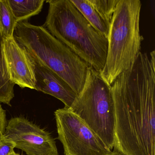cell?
Returning <instances> with one entry per match:
<instances>
[{
  "label": "cell",
  "mask_w": 155,
  "mask_h": 155,
  "mask_svg": "<svg viewBox=\"0 0 155 155\" xmlns=\"http://www.w3.org/2000/svg\"><path fill=\"white\" fill-rule=\"evenodd\" d=\"M43 27L90 67L101 72L105 66L107 39L94 28L71 0H48Z\"/></svg>",
  "instance_id": "cell-2"
},
{
  "label": "cell",
  "mask_w": 155,
  "mask_h": 155,
  "mask_svg": "<svg viewBox=\"0 0 155 155\" xmlns=\"http://www.w3.org/2000/svg\"><path fill=\"white\" fill-rule=\"evenodd\" d=\"M13 36L33 59L61 77L78 96L80 94L90 67L87 62L43 26L18 22Z\"/></svg>",
  "instance_id": "cell-3"
},
{
  "label": "cell",
  "mask_w": 155,
  "mask_h": 155,
  "mask_svg": "<svg viewBox=\"0 0 155 155\" xmlns=\"http://www.w3.org/2000/svg\"><path fill=\"white\" fill-rule=\"evenodd\" d=\"M17 23L8 0H0V33L3 38L14 37Z\"/></svg>",
  "instance_id": "cell-13"
},
{
  "label": "cell",
  "mask_w": 155,
  "mask_h": 155,
  "mask_svg": "<svg viewBox=\"0 0 155 155\" xmlns=\"http://www.w3.org/2000/svg\"><path fill=\"white\" fill-rule=\"evenodd\" d=\"M70 109L112 151L115 143V105L109 86L100 72L90 67L82 91Z\"/></svg>",
  "instance_id": "cell-5"
},
{
  "label": "cell",
  "mask_w": 155,
  "mask_h": 155,
  "mask_svg": "<svg viewBox=\"0 0 155 155\" xmlns=\"http://www.w3.org/2000/svg\"><path fill=\"white\" fill-rule=\"evenodd\" d=\"M4 135L14 142L15 148L27 155H59L56 141L51 133L24 117L10 119Z\"/></svg>",
  "instance_id": "cell-7"
},
{
  "label": "cell",
  "mask_w": 155,
  "mask_h": 155,
  "mask_svg": "<svg viewBox=\"0 0 155 155\" xmlns=\"http://www.w3.org/2000/svg\"><path fill=\"white\" fill-rule=\"evenodd\" d=\"M115 105L114 150L155 155V53L140 52L110 85Z\"/></svg>",
  "instance_id": "cell-1"
},
{
  "label": "cell",
  "mask_w": 155,
  "mask_h": 155,
  "mask_svg": "<svg viewBox=\"0 0 155 155\" xmlns=\"http://www.w3.org/2000/svg\"><path fill=\"white\" fill-rule=\"evenodd\" d=\"M2 47L12 81L21 88L35 90L34 61L28 51L14 37L3 38Z\"/></svg>",
  "instance_id": "cell-8"
},
{
  "label": "cell",
  "mask_w": 155,
  "mask_h": 155,
  "mask_svg": "<svg viewBox=\"0 0 155 155\" xmlns=\"http://www.w3.org/2000/svg\"><path fill=\"white\" fill-rule=\"evenodd\" d=\"M32 59L35 67V90L55 97L64 103V107L70 108L78 96L75 91L58 74Z\"/></svg>",
  "instance_id": "cell-9"
},
{
  "label": "cell",
  "mask_w": 155,
  "mask_h": 155,
  "mask_svg": "<svg viewBox=\"0 0 155 155\" xmlns=\"http://www.w3.org/2000/svg\"><path fill=\"white\" fill-rule=\"evenodd\" d=\"M9 155H20L19 154H18V153H16V152H14V151H13V152H12V153H11L10 154H9Z\"/></svg>",
  "instance_id": "cell-17"
},
{
  "label": "cell",
  "mask_w": 155,
  "mask_h": 155,
  "mask_svg": "<svg viewBox=\"0 0 155 155\" xmlns=\"http://www.w3.org/2000/svg\"><path fill=\"white\" fill-rule=\"evenodd\" d=\"M15 145L13 141L4 135L0 137V155H9L14 151Z\"/></svg>",
  "instance_id": "cell-14"
},
{
  "label": "cell",
  "mask_w": 155,
  "mask_h": 155,
  "mask_svg": "<svg viewBox=\"0 0 155 155\" xmlns=\"http://www.w3.org/2000/svg\"><path fill=\"white\" fill-rule=\"evenodd\" d=\"M7 125L6 111L2 108L0 103V137L4 135Z\"/></svg>",
  "instance_id": "cell-15"
},
{
  "label": "cell",
  "mask_w": 155,
  "mask_h": 155,
  "mask_svg": "<svg viewBox=\"0 0 155 155\" xmlns=\"http://www.w3.org/2000/svg\"><path fill=\"white\" fill-rule=\"evenodd\" d=\"M91 26L107 39L119 0H71Z\"/></svg>",
  "instance_id": "cell-10"
},
{
  "label": "cell",
  "mask_w": 155,
  "mask_h": 155,
  "mask_svg": "<svg viewBox=\"0 0 155 155\" xmlns=\"http://www.w3.org/2000/svg\"><path fill=\"white\" fill-rule=\"evenodd\" d=\"M3 40L0 33V103L11 106V102L14 97L15 85L11 80L6 65L2 47Z\"/></svg>",
  "instance_id": "cell-12"
},
{
  "label": "cell",
  "mask_w": 155,
  "mask_h": 155,
  "mask_svg": "<svg viewBox=\"0 0 155 155\" xmlns=\"http://www.w3.org/2000/svg\"><path fill=\"white\" fill-rule=\"evenodd\" d=\"M54 115L64 155H107L112 151L69 108L58 109Z\"/></svg>",
  "instance_id": "cell-6"
},
{
  "label": "cell",
  "mask_w": 155,
  "mask_h": 155,
  "mask_svg": "<svg viewBox=\"0 0 155 155\" xmlns=\"http://www.w3.org/2000/svg\"><path fill=\"white\" fill-rule=\"evenodd\" d=\"M17 22L27 21L42 10L44 0H8Z\"/></svg>",
  "instance_id": "cell-11"
},
{
  "label": "cell",
  "mask_w": 155,
  "mask_h": 155,
  "mask_svg": "<svg viewBox=\"0 0 155 155\" xmlns=\"http://www.w3.org/2000/svg\"><path fill=\"white\" fill-rule=\"evenodd\" d=\"M107 155H125L123 153L120 152V151H117V150H113V151H111L109 154H107Z\"/></svg>",
  "instance_id": "cell-16"
},
{
  "label": "cell",
  "mask_w": 155,
  "mask_h": 155,
  "mask_svg": "<svg viewBox=\"0 0 155 155\" xmlns=\"http://www.w3.org/2000/svg\"><path fill=\"white\" fill-rule=\"evenodd\" d=\"M141 3L140 0H119L108 36L107 59L101 75L110 86L128 70L140 52V31Z\"/></svg>",
  "instance_id": "cell-4"
}]
</instances>
